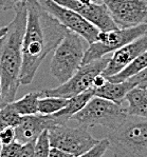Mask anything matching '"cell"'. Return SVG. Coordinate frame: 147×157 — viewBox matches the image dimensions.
I'll use <instances>...</instances> for the list:
<instances>
[{
	"label": "cell",
	"mask_w": 147,
	"mask_h": 157,
	"mask_svg": "<svg viewBox=\"0 0 147 157\" xmlns=\"http://www.w3.org/2000/svg\"><path fill=\"white\" fill-rule=\"evenodd\" d=\"M26 25L22 41L20 84L33 81L42 60L57 47L68 29L49 14L37 0H28Z\"/></svg>",
	"instance_id": "obj_1"
},
{
	"label": "cell",
	"mask_w": 147,
	"mask_h": 157,
	"mask_svg": "<svg viewBox=\"0 0 147 157\" xmlns=\"http://www.w3.org/2000/svg\"><path fill=\"white\" fill-rule=\"evenodd\" d=\"M15 17L8 25V31L0 40V77L2 95L0 107L15 100L20 86L22 66V41L26 25V6L14 9Z\"/></svg>",
	"instance_id": "obj_2"
},
{
	"label": "cell",
	"mask_w": 147,
	"mask_h": 157,
	"mask_svg": "<svg viewBox=\"0 0 147 157\" xmlns=\"http://www.w3.org/2000/svg\"><path fill=\"white\" fill-rule=\"evenodd\" d=\"M109 150L117 157H147V119L127 115L120 125L109 131Z\"/></svg>",
	"instance_id": "obj_3"
},
{
	"label": "cell",
	"mask_w": 147,
	"mask_h": 157,
	"mask_svg": "<svg viewBox=\"0 0 147 157\" xmlns=\"http://www.w3.org/2000/svg\"><path fill=\"white\" fill-rule=\"evenodd\" d=\"M84 38L68 30L61 42L54 49L50 62L51 75L59 82L67 81L79 69L85 55Z\"/></svg>",
	"instance_id": "obj_4"
},
{
	"label": "cell",
	"mask_w": 147,
	"mask_h": 157,
	"mask_svg": "<svg viewBox=\"0 0 147 157\" xmlns=\"http://www.w3.org/2000/svg\"><path fill=\"white\" fill-rule=\"evenodd\" d=\"M127 115V109L123 105L93 95L85 107L72 116L70 121L72 120L88 128L103 127L111 131L124 121Z\"/></svg>",
	"instance_id": "obj_5"
},
{
	"label": "cell",
	"mask_w": 147,
	"mask_h": 157,
	"mask_svg": "<svg viewBox=\"0 0 147 157\" xmlns=\"http://www.w3.org/2000/svg\"><path fill=\"white\" fill-rule=\"evenodd\" d=\"M144 35H147V23L127 29L115 28L107 31L100 30L96 40L90 43L89 48L85 51L81 64L102 58L109 53H113L123 45Z\"/></svg>",
	"instance_id": "obj_6"
},
{
	"label": "cell",
	"mask_w": 147,
	"mask_h": 157,
	"mask_svg": "<svg viewBox=\"0 0 147 157\" xmlns=\"http://www.w3.org/2000/svg\"><path fill=\"white\" fill-rule=\"evenodd\" d=\"M48 131L51 147L64 150L72 157L83 156L97 140L88 132V127L84 124L76 127H69L68 124H57Z\"/></svg>",
	"instance_id": "obj_7"
},
{
	"label": "cell",
	"mask_w": 147,
	"mask_h": 157,
	"mask_svg": "<svg viewBox=\"0 0 147 157\" xmlns=\"http://www.w3.org/2000/svg\"><path fill=\"white\" fill-rule=\"evenodd\" d=\"M109 61V57H102L81 64L67 81L53 89L42 90V96H58L64 98H71L92 88L93 79L97 74L103 73Z\"/></svg>",
	"instance_id": "obj_8"
},
{
	"label": "cell",
	"mask_w": 147,
	"mask_h": 157,
	"mask_svg": "<svg viewBox=\"0 0 147 157\" xmlns=\"http://www.w3.org/2000/svg\"><path fill=\"white\" fill-rule=\"evenodd\" d=\"M37 1L65 28L78 34L89 44L96 40L100 30L75 11L57 3L54 0H37Z\"/></svg>",
	"instance_id": "obj_9"
},
{
	"label": "cell",
	"mask_w": 147,
	"mask_h": 157,
	"mask_svg": "<svg viewBox=\"0 0 147 157\" xmlns=\"http://www.w3.org/2000/svg\"><path fill=\"white\" fill-rule=\"evenodd\" d=\"M115 25L127 29L147 23V0H101Z\"/></svg>",
	"instance_id": "obj_10"
},
{
	"label": "cell",
	"mask_w": 147,
	"mask_h": 157,
	"mask_svg": "<svg viewBox=\"0 0 147 157\" xmlns=\"http://www.w3.org/2000/svg\"><path fill=\"white\" fill-rule=\"evenodd\" d=\"M54 1L75 11L101 31L112 30L117 28L110 16L107 6L102 1L101 3H98L97 1L84 3L79 0H54Z\"/></svg>",
	"instance_id": "obj_11"
},
{
	"label": "cell",
	"mask_w": 147,
	"mask_h": 157,
	"mask_svg": "<svg viewBox=\"0 0 147 157\" xmlns=\"http://www.w3.org/2000/svg\"><path fill=\"white\" fill-rule=\"evenodd\" d=\"M31 114L21 116V120L18 125L15 127V140L20 144L32 142L37 139L39 134L45 130H49L50 128L61 124L52 114L45 115Z\"/></svg>",
	"instance_id": "obj_12"
},
{
	"label": "cell",
	"mask_w": 147,
	"mask_h": 157,
	"mask_svg": "<svg viewBox=\"0 0 147 157\" xmlns=\"http://www.w3.org/2000/svg\"><path fill=\"white\" fill-rule=\"evenodd\" d=\"M146 50L147 35L141 36L134 39L133 41L123 45L122 48L114 51L112 56L109 57V61L103 71V74L106 77L117 74L127 66H129L137 57Z\"/></svg>",
	"instance_id": "obj_13"
},
{
	"label": "cell",
	"mask_w": 147,
	"mask_h": 157,
	"mask_svg": "<svg viewBox=\"0 0 147 157\" xmlns=\"http://www.w3.org/2000/svg\"><path fill=\"white\" fill-rule=\"evenodd\" d=\"M133 86H136L128 79L121 81V82H113V81L107 80V82L101 88L93 89V94H94V96H98V97L113 101L117 105H123V102L125 101L126 94Z\"/></svg>",
	"instance_id": "obj_14"
},
{
	"label": "cell",
	"mask_w": 147,
	"mask_h": 157,
	"mask_svg": "<svg viewBox=\"0 0 147 157\" xmlns=\"http://www.w3.org/2000/svg\"><path fill=\"white\" fill-rule=\"evenodd\" d=\"M125 101L128 115L139 116L147 119V84L136 86L126 94Z\"/></svg>",
	"instance_id": "obj_15"
},
{
	"label": "cell",
	"mask_w": 147,
	"mask_h": 157,
	"mask_svg": "<svg viewBox=\"0 0 147 157\" xmlns=\"http://www.w3.org/2000/svg\"><path fill=\"white\" fill-rule=\"evenodd\" d=\"M94 95L93 94V89H89L85 92L77 95L73 96L71 98H68V102L65 105L62 110H59L58 112L52 114L56 118L57 120H59L61 124H68L70 122V119L73 115H75L76 113L79 112L86 105V103L90 100V98Z\"/></svg>",
	"instance_id": "obj_16"
},
{
	"label": "cell",
	"mask_w": 147,
	"mask_h": 157,
	"mask_svg": "<svg viewBox=\"0 0 147 157\" xmlns=\"http://www.w3.org/2000/svg\"><path fill=\"white\" fill-rule=\"evenodd\" d=\"M42 96V91L30 92L22 98L12 101L11 103L13 108L17 111V113H19L21 116L36 114L38 113V100Z\"/></svg>",
	"instance_id": "obj_17"
},
{
	"label": "cell",
	"mask_w": 147,
	"mask_h": 157,
	"mask_svg": "<svg viewBox=\"0 0 147 157\" xmlns=\"http://www.w3.org/2000/svg\"><path fill=\"white\" fill-rule=\"evenodd\" d=\"M147 67V50L144 51L140 56H138L129 66H127L125 69H123L121 72L117 74L112 75V76L107 77L109 81H113V82H121L126 79L130 78L133 75L138 74L142 70Z\"/></svg>",
	"instance_id": "obj_18"
},
{
	"label": "cell",
	"mask_w": 147,
	"mask_h": 157,
	"mask_svg": "<svg viewBox=\"0 0 147 157\" xmlns=\"http://www.w3.org/2000/svg\"><path fill=\"white\" fill-rule=\"evenodd\" d=\"M35 141L20 144L17 140L8 144H1L0 157H31L34 156Z\"/></svg>",
	"instance_id": "obj_19"
},
{
	"label": "cell",
	"mask_w": 147,
	"mask_h": 157,
	"mask_svg": "<svg viewBox=\"0 0 147 157\" xmlns=\"http://www.w3.org/2000/svg\"><path fill=\"white\" fill-rule=\"evenodd\" d=\"M68 102V98L58 96H42L38 100V113L50 115L58 112Z\"/></svg>",
	"instance_id": "obj_20"
},
{
	"label": "cell",
	"mask_w": 147,
	"mask_h": 157,
	"mask_svg": "<svg viewBox=\"0 0 147 157\" xmlns=\"http://www.w3.org/2000/svg\"><path fill=\"white\" fill-rule=\"evenodd\" d=\"M20 120L21 115L17 113L11 102L0 107V129L6 127L15 128L16 125H18Z\"/></svg>",
	"instance_id": "obj_21"
},
{
	"label": "cell",
	"mask_w": 147,
	"mask_h": 157,
	"mask_svg": "<svg viewBox=\"0 0 147 157\" xmlns=\"http://www.w3.org/2000/svg\"><path fill=\"white\" fill-rule=\"evenodd\" d=\"M51 148L50 144V138H49V131L45 130L39 134V136L37 137V139L35 140V146H34V156L40 157V156H46L49 155V151Z\"/></svg>",
	"instance_id": "obj_22"
},
{
	"label": "cell",
	"mask_w": 147,
	"mask_h": 157,
	"mask_svg": "<svg viewBox=\"0 0 147 157\" xmlns=\"http://www.w3.org/2000/svg\"><path fill=\"white\" fill-rule=\"evenodd\" d=\"M110 142L109 139L106 137L101 140H96V142L91 147L90 150L86 152L83 156H89V157H101L104 156L107 152V150H109Z\"/></svg>",
	"instance_id": "obj_23"
},
{
	"label": "cell",
	"mask_w": 147,
	"mask_h": 157,
	"mask_svg": "<svg viewBox=\"0 0 147 157\" xmlns=\"http://www.w3.org/2000/svg\"><path fill=\"white\" fill-rule=\"evenodd\" d=\"M15 140V128L6 127L0 129V144H8Z\"/></svg>",
	"instance_id": "obj_24"
},
{
	"label": "cell",
	"mask_w": 147,
	"mask_h": 157,
	"mask_svg": "<svg viewBox=\"0 0 147 157\" xmlns=\"http://www.w3.org/2000/svg\"><path fill=\"white\" fill-rule=\"evenodd\" d=\"M129 81H131L134 86H146L147 84V67L139 72L138 74L133 75L130 78H128Z\"/></svg>",
	"instance_id": "obj_25"
},
{
	"label": "cell",
	"mask_w": 147,
	"mask_h": 157,
	"mask_svg": "<svg viewBox=\"0 0 147 157\" xmlns=\"http://www.w3.org/2000/svg\"><path fill=\"white\" fill-rule=\"evenodd\" d=\"M28 0H0V9L3 11L14 10L20 4L26 3Z\"/></svg>",
	"instance_id": "obj_26"
},
{
	"label": "cell",
	"mask_w": 147,
	"mask_h": 157,
	"mask_svg": "<svg viewBox=\"0 0 147 157\" xmlns=\"http://www.w3.org/2000/svg\"><path fill=\"white\" fill-rule=\"evenodd\" d=\"M107 77L105 76L103 73L97 74L93 79V83H92V89H96V88H101L102 86L107 82Z\"/></svg>",
	"instance_id": "obj_27"
},
{
	"label": "cell",
	"mask_w": 147,
	"mask_h": 157,
	"mask_svg": "<svg viewBox=\"0 0 147 157\" xmlns=\"http://www.w3.org/2000/svg\"><path fill=\"white\" fill-rule=\"evenodd\" d=\"M50 157H72L69 153L65 152L64 150H61L58 148H55V147H51L49 151V155Z\"/></svg>",
	"instance_id": "obj_28"
},
{
	"label": "cell",
	"mask_w": 147,
	"mask_h": 157,
	"mask_svg": "<svg viewBox=\"0 0 147 157\" xmlns=\"http://www.w3.org/2000/svg\"><path fill=\"white\" fill-rule=\"evenodd\" d=\"M6 31H8V25L2 26V28H0V40H1V38L4 36V34L6 33Z\"/></svg>",
	"instance_id": "obj_29"
},
{
	"label": "cell",
	"mask_w": 147,
	"mask_h": 157,
	"mask_svg": "<svg viewBox=\"0 0 147 157\" xmlns=\"http://www.w3.org/2000/svg\"><path fill=\"white\" fill-rule=\"evenodd\" d=\"M1 95H2V86H1V77H0V99H1Z\"/></svg>",
	"instance_id": "obj_30"
},
{
	"label": "cell",
	"mask_w": 147,
	"mask_h": 157,
	"mask_svg": "<svg viewBox=\"0 0 147 157\" xmlns=\"http://www.w3.org/2000/svg\"><path fill=\"white\" fill-rule=\"evenodd\" d=\"M92 1H98V0H92Z\"/></svg>",
	"instance_id": "obj_31"
},
{
	"label": "cell",
	"mask_w": 147,
	"mask_h": 157,
	"mask_svg": "<svg viewBox=\"0 0 147 157\" xmlns=\"http://www.w3.org/2000/svg\"><path fill=\"white\" fill-rule=\"evenodd\" d=\"M0 148H1V144H0Z\"/></svg>",
	"instance_id": "obj_32"
}]
</instances>
